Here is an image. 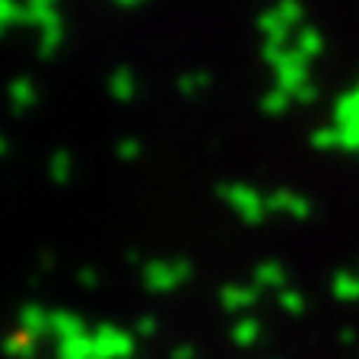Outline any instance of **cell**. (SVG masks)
I'll use <instances>...</instances> for the list:
<instances>
[{
  "label": "cell",
  "instance_id": "5bb4252c",
  "mask_svg": "<svg viewBox=\"0 0 359 359\" xmlns=\"http://www.w3.org/2000/svg\"><path fill=\"white\" fill-rule=\"evenodd\" d=\"M210 86V76L203 74V70H191V74H184L182 80H178V89H182V95H197V93H203V89Z\"/></svg>",
  "mask_w": 359,
  "mask_h": 359
},
{
  "label": "cell",
  "instance_id": "3957f363",
  "mask_svg": "<svg viewBox=\"0 0 359 359\" xmlns=\"http://www.w3.org/2000/svg\"><path fill=\"white\" fill-rule=\"evenodd\" d=\"M26 26L39 29V55L51 57L57 48L64 45V20L57 10H45V13H29Z\"/></svg>",
  "mask_w": 359,
  "mask_h": 359
},
{
  "label": "cell",
  "instance_id": "4fadbf2b",
  "mask_svg": "<svg viewBox=\"0 0 359 359\" xmlns=\"http://www.w3.org/2000/svg\"><path fill=\"white\" fill-rule=\"evenodd\" d=\"M48 172H51V182H57V184H67L70 182V175H74V159H70L67 149H57L55 156H51Z\"/></svg>",
  "mask_w": 359,
  "mask_h": 359
},
{
  "label": "cell",
  "instance_id": "30bf717a",
  "mask_svg": "<svg viewBox=\"0 0 359 359\" xmlns=\"http://www.w3.org/2000/svg\"><path fill=\"white\" fill-rule=\"evenodd\" d=\"M255 299H258V296H255V290H248V286H223V290H219V305H223V309H229V312L248 309Z\"/></svg>",
  "mask_w": 359,
  "mask_h": 359
},
{
  "label": "cell",
  "instance_id": "6da1fadb",
  "mask_svg": "<svg viewBox=\"0 0 359 359\" xmlns=\"http://www.w3.org/2000/svg\"><path fill=\"white\" fill-rule=\"evenodd\" d=\"M184 280H191V264L184 258L149 261V264L143 267V286H147L149 292H159V296H163V292L178 290Z\"/></svg>",
  "mask_w": 359,
  "mask_h": 359
},
{
  "label": "cell",
  "instance_id": "277c9868",
  "mask_svg": "<svg viewBox=\"0 0 359 359\" xmlns=\"http://www.w3.org/2000/svg\"><path fill=\"white\" fill-rule=\"evenodd\" d=\"M219 197L229 203L232 210H238V217H242L245 223H258L261 213H264L261 197L251 188H245V184H226V188H219Z\"/></svg>",
  "mask_w": 359,
  "mask_h": 359
},
{
  "label": "cell",
  "instance_id": "7c38bea8",
  "mask_svg": "<svg viewBox=\"0 0 359 359\" xmlns=\"http://www.w3.org/2000/svg\"><path fill=\"white\" fill-rule=\"evenodd\" d=\"M29 22V10L20 0H0V29L10 26H26Z\"/></svg>",
  "mask_w": 359,
  "mask_h": 359
},
{
  "label": "cell",
  "instance_id": "8fae6325",
  "mask_svg": "<svg viewBox=\"0 0 359 359\" xmlns=\"http://www.w3.org/2000/svg\"><path fill=\"white\" fill-rule=\"evenodd\" d=\"M4 353L7 356H13V359H32V353H35V337L32 334H26L20 327V331H13L7 340H4Z\"/></svg>",
  "mask_w": 359,
  "mask_h": 359
},
{
  "label": "cell",
  "instance_id": "603a6c76",
  "mask_svg": "<svg viewBox=\"0 0 359 359\" xmlns=\"http://www.w3.org/2000/svg\"><path fill=\"white\" fill-rule=\"evenodd\" d=\"M115 4H121V7H134V4H140V0H115Z\"/></svg>",
  "mask_w": 359,
  "mask_h": 359
},
{
  "label": "cell",
  "instance_id": "cb8c5ba5",
  "mask_svg": "<svg viewBox=\"0 0 359 359\" xmlns=\"http://www.w3.org/2000/svg\"><path fill=\"white\" fill-rule=\"evenodd\" d=\"M7 153V140H4V134H0V156Z\"/></svg>",
  "mask_w": 359,
  "mask_h": 359
},
{
  "label": "cell",
  "instance_id": "52a82bcc",
  "mask_svg": "<svg viewBox=\"0 0 359 359\" xmlns=\"http://www.w3.org/2000/svg\"><path fill=\"white\" fill-rule=\"evenodd\" d=\"M51 334H55L57 340H70V337H80V334H86V325H83L80 315L57 309V312H51Z\"/></svg>",
  "mask_w": 359,
  "mask_h": 359
},
{
  "label": "cell",
  "instance_id": "7a4b0ae2",
  "mask_svg": "<svg viewBox=\"0 0 359 359\" xmlns=\"http://www.w3.org/2000/svg\"><path fill=\"white\" fill-rule=\"evenodd\" d=\"M95 356L99 359H134V334L115 325H99L93 331Z\"/></svg>",
  "mask_w": 359,
  "mask_h": 359
},
{
  "label": "cell",
  "instance_id": "2e32d148",
  "mask_svg": "<svg viewBox=\"0 0 359 359\" xmlns=\"http://www.w3.org/2000/svg\"><path fill=\"white\" fill-rule=\"evenodd\" d=\"M118 156H121V159H137V156H140V143L130 140V137H128V140H118Z\"/></svg>",
  "mask_w": 359,
  "mask_h": 359
},
{
  "label": "cell",
  "instance_id": "44dd1931",
  "mask_svg": "<svg viewBox=\"0 0 359 359\" xmlns=\"http://www.w3.org/2000/svg\"><path fill=\"white\" fill-rule=\"evenodd\" d=\"M194 356H197V350L194 346H188V344L178 346V350H172V359H194Z\"/></svg>",
  "mask_w": 359,
  "mask_h": 359
},
{
  "label": "cell",
  "instance_id": "7402d4cb",
  "mask_svg": "<svg viewBox=\"0 0 359 359\" xmlns=\"http://www.w3.org/2000/svg\"><path fill=\"white\" fill-rule=\"evenodd\" d=\"M280 105H283V99H280V93H273V95H271V99H267V102H264V109H273V111H277V109H280Z\"/></svg>",
  "mask_w": 359,
  "mask_h": 359
},
{
  "label": "cell",
  "instance_id": "9c48e42d",
  "mask_svg": "<svg viewBox=\"0 0 359 359\" xmlns=\"http://www.w3.org/2000/svg\"><path fill=\"white\" fill-rule=\"evenodd\" d=\"M109 93H111V99H118V102H130V99L137 95V80H134V74H130L128 67L111 70V76H109Z\"/></svg>",
  "mask_w": 359,
  "mask_h": 359
},
{
  "label": "cell",
  "instance_id": "d4e9b609",
  "mask_svg": "<svg viewBox=\"0 0 359 359\" xmlns=\"http://www.w3.org/2000/svg\"><path fill=\"white\" fill-rule=\"evenodd\" d=\"M0 35H4V29H0Z\"/></svg>",
  "mask_w": 359,
  "mask_h": 359
},
{
  "label": "cell",
  "instance_id": "ac0fdd59",
  "mask_svg": "<svg viewBox=\"0 0 359 359\" xmlns=\"http://www.w3.org/2000/svg\"><path fill=\"white\" fill-rule=\"evenodd\" d=\"M258 283H280V271L273 264L258 267Z\"/></svg>",
  "mask_w": 359,
  "mask_h": 359
},
{
  "label": "cell",
  "instance_id": "d6986e66",
  "mask_svg": "<svg viewBox=\"0 0 359 359\" xmlns=\"http://www.w3.org/2000/svg\"><path fill=\"white\" fill-rule=\"evenodd\" d=\"M29 13H45V10H57V0H26Z\"/></svg>",
  "mask_w": 359,
  "mask_h": 359
},
{
  "label": "cell",
  "instance_id": "9a60e30c",
  "mask_svg": "<svg viewBox=\"0 0 359 359\" xmlns=\"http://www.w3.org/2000/svg\"><path fill=\"white\" fill-rule=\"evenodd\" d=\"M232 340H236L238 346H248L258 340V321H238V325H232Z\"/></svg>",
  "mask_w": 359,
  "mask_h": 359
},
{
  "label": "cell",
  "instance_id": "ba28073f",
  "mask_svg": "<svg viewBox=\"0 0 359 359\" xmlns=\"http://www.w3.org/2000/svg\"><path fill=\"white\" fill-rule=\"evenodd\" d=\"M7 93H10V109H13L16 115H20V111H26V109H32L35 99H39V89H35V83L29 80V76L13 80Z\"/></svg>",
  "mask_w": 359,
  "mask_h": 359
},
{
  "label": "cell",
  "instance_id": "5b68a950",
  "mask_svg": "<svg viewBox=\"0 0 359 359\" xmlns=\"http://www.w3.org/2000/svg\"><path fill=\"white\" fill-rule=\"evenodd\" d=\"M20 327L26 334H32L35 340L45 337V334H51V312H45V309L35 305V302L22 305L20 309Z\"/></svg>",
  "mask_w": 359,
  "mask_h": 359
},
{
  "label": "cell",
  "instance_id": "e0dca14e",
  "mask_svg": "<svg viewBox=\"0 0 359 359\" xmlns=\"http://www.w3.org/2000/svg\"><path fill=\"white\" fill-rule=\"evenodd\" d=\"M140 337H153L156 334V318L153 315H143V318H137V327H134Z\"/></svg>",
  "mask_w": 359,
  "mask_h": 359
},
{
  "label": "cell",
  "instance_id": "8992f818",
  "mask_svg": "<svg viewBox=\"0 0 359 359\" xmlns=\"http://www.w3.org/2000/svg\"><path fill=\"white\" fill-rule=\"evenodd\" d=\"M57 359H99L93 334H80L70 340H57Z\"/></svg>",
  "mask_w": 359,
  "mask_h": 359
},
{
  "label": "cell",
  "instance_id": "ffe728a7",
  "mask_svg": "<svg viewBox=\"0 0 359 359\" xmlns=\"http://www.w3.org/2000/svg\"><path fill=\"white\" fill-rule=\"evenodd\" d=\"M80 283L83 286H95V283H99V271H93V267H83V271H80Z\"/></svg>",
  "mask_w": 359,
  "mask_h": 359
}]
</instances>
